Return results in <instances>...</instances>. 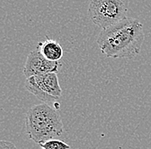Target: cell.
Listing matches in <instances>:
<instances>
[{
	"label": "cell",
	"mask_w": 151,
	"mask_h": 149,
	"mask_svg": "<svg viewBox=\"0 0 151 149\" xmlns=\"http://www.w3.org/2000/svg\"><path fill=\"white\" fill-rule=\"evenodd\" d=\"M143 40L142 24L137 19L126 17L102 29L97 39V44L107 57L133 58L139 54Z\"/></svg>",
	"instance_id": "1"
},
{
	"label": "cell",
	"mask_w": 151,
	"mask_h": 149,
	"mask_svg": "<svg viewBox=\"0 0 151 149\" xmlns=\"http://www.w3.org/2000/svg\"><path fill=\"white\" fill-rule=\"evenodd\" d=\"M25 127L28 137L39 145L59 137L64 133L59 114L47 103L35 105L28 110Z\"/></svg>",
	"instance_id": "2"
},
{
	"label": "cell",
	"mask_w": 151,
	"mask_h": 149,
	"mask_svg": "<svg viewBox=\"0 0 151 149\" xmlns=\"http://www.w3.org/2000/svg\"><path fill=\"white\" fill-rule=\"evenodd\" d=\"M129 0H90L88 16L99 28H106L127 16Z\"/></svg>",
	"instance_id": "3"
},
{
	"label": "cell",
	"mask_w": 151,
	"mask_h": 149,
	"mask_svg": "<svg viewBox=\"0 0 151 149\" xmlns=\"http://www.w3.org/2000/svg\"><path fill=\"white\" fill-rule=\"evenodd\" d=\"M25 87L38 100L45 103L56 102L62 95L57 73H45L27 78Z\"/></svg>",
	"instance_id": "4"
},
{
	"label": "cell",
	"mask_w": 151,
	"mask_h": 149,
	"mask_svg": "<svg viewBox=\"0 0 151 149\" xmlns=\"http://www.w3.org/2000/svg\"><path fill=\"white\" fill-rule=\"evenodd\" d=\"M60 67V62H52L47 60L36 49L32 51L27 57L23 68V74L26 78H29L34 75L45 73H58Z\"/></svg>",
	"instance_id": "5"
},
{
	"label": "cell",
	"mask_w": 151,
	"mask_h": 149,
	"mask_svg": "<svg viewBox=\"0 0 151 149\" xmlns=\"http://www.w3.org/2000/svg\"><path fill=\"white\" fill-rule=\"evenodd\" d=\"M37 49L44 57L52 62H60V59L64 55V51L60 44L51 39H47L40 42Z\"/></svg>",
	"instance_id": "6"
},
{
	"label": "cell",
	"mask_w": 151,
	"mask_h": 149,
	"mask_svg": "<svg viewBox=\"0 0 151 149\" xmlns=\"http://www.w3.org/2000/svg\"><path fill=\"white\" fill-rule=\"evenodd\" d=\"M42 149H70V146L60 140H49L40 145Z\"/></svg>",
	"instance_id": "7"
},
{
	"label": "cell",
	"mask_w": 151,
	"mask_h": 149,
	"mask_svg": "<svg viewBox=\"0 0 151 149\" xmlns=\"http://www.w3.org/2000/svg\"><path fill=\"white\" fill-rule=\"evenodd\" d=\"M0 149H17V148L12 142H9L7 140H1Z\"/></svg>",
	"instance_id": "8"
},
{
	"label": "cell",
	"mask_w": 151,
	"mask_h": 149,
	"mask_svg": "<svg viewBox=\"0 0 151 149\" xmlns=\"http://www.w3.org/2000/svg\"><path fill=\"white\" fill-rule=\"evenodd\" d=\"M54 105H56V109H58V108H59V104H58V103L56 102Z\"/></svg>",
	"instance_id": "9"
},
{
	"label": "cell",
	"mask_w": 151,
	"mask_h": 149,
	"mask_svg": "<svg viewBox=\"0 0 151 149\" xmlns=\"http://www.w3.org/2000/svg\"><path fill=\"white\" fill-rule=\"evenodd\" d=\"M41 149H42V148H41Z\"/></svg>",
	"instance_id": "10"
}]
</instances>
